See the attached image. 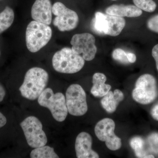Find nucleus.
Instances as JSON below:
<instances>
[{"label":"nucleus","mask_w":158,"mask_h":158,"mask_svg":"<svg viewBox=\"0 0 158 158\" xmlns=\"http://www.w3.org/2000/svg\"><path fill=\"white\" fill-rule=\"evenodd\" d=\"M92 139L90 134L82 132L78 135L75 142V151L78 158H98V154L92 149Z\"/></svg>","instance_id":"nucleus-12"},{"label":"nucleus","mask_w":158,"mask_h":158,"mask_svg":"<svg viewBox=\"0 0 158 158\" xmlns=\"http://www.w3.org/2000/svg\"><path fill=\"white\" fill-rule=\"evenodd\" d=\"M48 80V74L43 69H30L26 73L23 82L19 88L22 96L30 100L37 99L45 89Z\"/></svg>","instance_id":"nucleus-1"},{"label":"nucleus","mask_w":158,"mask_h":158,"mask_svg":"<svg viewBox=\"0 0 158 158\" xmlns=\"http://www.w3.org/2000/svg\"><path fill=\"white\" fill-rule=\"evenodd\" d=\"M155 157L154 156L152 155H146L144 157V158H154Z\"/></svg>","instance_id":"nucleus-30"},{"label":"nucleus","mask_w":158,"mask_h":158,"mask_svg":"<svg viewBox=\"0 0 158 158\" xmlns=\"http://www.w3.org/2000/svg\"><path fill=\"white\" fill-rule=\"evenodd\" d=\"M52 6L50 0H35L31 10L34 20L49 26L52 22Z\"/></svg>","instance_id":"nucleus-11"},{"label":"nucleus","mask_w":158,"mask_h":158,"mask_svg":"<svg viewBox=\"0 0 158 158\" xmlns=\"http://www.w3.org/2000/svg\"><path fill=\"white\" fill-rule=\"evenodd\" d=\"M27 142L32 148L44 146L48 139L41 122L37 117L30 116L26 118L20 123Z\"/></svg>","instance_id":"nucleus-6"},{"label":"nucleus","mask_w":158,"mask_h":158,"mask_svg":"<svg viewBox=\"0 0 158 158\" xmlns=\"http://www.w3.org/2000/svg\"><path fill=\"white\" fill-rule=\"evenodd\" d=\"M52 36V31L49 26L32 21L29 23L26 29L27 48L31 52H37L48 43Z\"/></svg>","instance_id":"nucleus-3"},{"label":"nucleus","mask_w":158,"mask_h":158,"mask_svg":"<svg viewBox=\"0 0 158 158\" xmlns=\"http://www.w3.org/2000/svg\"><path fill=\"white\" fill-rule=\"evenodd\" d=\"M158 95V89L155 78L149 74L141 76L136 82L132 91L133 99L142 105L152 102Z\"/></svg>","instance_id":"nucleus-5"},{"label":"nucleus","mask_w":158,"mask_h":158,"mask_svg":"<svg viewBox=\"0 0 158 158\" xmlns=\"http://www.w3.org/2000/svg\"><path fill=\"white\" fill-rule=\"evenodd\" d=\"M152 54L154 59L155 60L157 69L158 71V44L152 48Z\"/></svg>","instance_id":"nucleus-25"},{"label":"nucleus","mask_w":158,"mask_h":158,"mask_svg":"<svg viewBox=\"0 0 158 158\" xmlns=\"http://www.w3.org/2000/svg\"><path fill=\"white\" fill-rule=\"evenodd\" d=\"M72 49L76 53L82 54L85 60H93L97 52L95 38L92 34L85 33L75 34L71 40Z\"/></svg>","instance_id":"nucleus-10"},{"label":"nucleus","mask_w":158,"mask_h":158,"mask_svg":"<svg viewBox=\"0 0 158 158\" xmlns=\"http://www.w3.org/2000/svg\"><path fill=\"white\" fill-rule=\"evenodd\" d=\"M52 63L56 71L60 73L73 74L78 72L83 68L85 60L71 48L65 47L55 53Z\"/></svg>","instance_id":"nucleus-2"},{"label":"nucleus","mask_w":158,"mask_h":158,"mask_svg":"<svg viewBox=\"0 0 158 158\" xmlns=\"http://www.w3.org/2000/svg\"><path fill=\"white\" fill-rule=\"evenodd\" d=\"M106 26L104 34L113 37L118 36L126 25L123 17L106 14Z\"/></svg>","instance_id":"nucleus-15"},{"label":"nucleus","mask_w":158,"mask_h":158,"mask_svg":"<svg viewBox=\"0 0 158 158\" xmlns=\"http://www.w3.org/2000/svg\"><path fill=\"white\" fill-rule=\"evenodd\" d=\"M115 123L113 119L106 118L97 123L94 133L99 140L104 141L108 149L116 151L122 146L121 138L115 134Z\"/></svg>","instance_id":"nucleus-9"},{"label":"nucleus","mask_w":158,"mask_h":158,"mask_svg":"<svg viewBox=\"0 0 158 158\" xmlns=\"http://www.w3.org/2000/svg\"><path fill=\"white\" fill-rule=\"evenodd\" d=\"M66 105L68 113L72 116H83L88 110L85 90L78 84L70 85L66 91Z\"/></svg>","instance_id":"nucleus-7"},{"label":"nucleus","mask_w":158,"mask_h":158,"mask_svg":"<svg viewBox=\"0 0 158 158\" xmlns=\"http://www.w3.org/2000/svg\"><path fill=\"white\" fill-rule=\"evenodd\" d=\"M101 103L103 108L107 113H114L117 109V106L124 99V94L118 89L114 90V92L110 91L103 97Z\"/></svg>","instance_id":"nucleus-14"},{"label":"nucleus","mask_w":158,"mask_h":158,"mask_svg":"<svg viewBox=\"0 0 158 158\" xmlns=\"http://www.w3.org/2000/svg\"><path fill=\"white\" fill-rule=\"evenodd\" d=\"M30 156L32 158H59L53 148L49 146L37 148L31 151Z\"/></svg>","instance_id":"nucleus-18"},{"label":"nucleus","mask_w":158,"mask_h":158,"mask_svg":"<svg viewBox=\"0 0 158 158\" xmlns=\"http://www.w3.org/2000/svg\"><path fill=\"white\" fill-rule=\"evenodd\" d=\"M112 1H117V0H112Z\"/></svg>","instance_id":"nucleus-31"},{"label":"nucleus","mask_w":158,"mask_h":158,"mask_svg":"<svg viewBox=\"0 0 158 158\" xmlns=\"http://www.w3.org/2000/svg\"><path fill=\"white\" fill-rule=\"evenodd\" d=\"M126 54L128 60L130 63H133L136 62L137 58H136V55L135 54L127 52H126Z\"/></svg>","instance_id":"nucleus-27"},{"label":"nucleus","mask_w":158,"mask_h":158,"mask_svg":"<svg viewBox=\"0 0 158 158\" xmlns=\"http://www.w3.org/2000/svg\"><path fill=\"white\" fill-rule=\"evenodd\" d=\"M130 144L138 158H144L147 155L144 149V141L141 137H135L132 138Z\"/></svg>","instance_id":"nucleus-19"},{"label":"nucleus","mask_w":158,"mask_h":158,"mask_svg":"<svg viewBox=\"0 0 158 158\" xmlns=\"http://www.w3.org/2000/svg\"><path fill=\"white\" fill-rule=\"evenodd\" d=\"M136 6L141 10L148 12H153L156 8V4L153 0H133Z\"/></svg>","instance_id":"nucleus-21"},{"label":"nucleus","mask_w":158,"mask_h":158,"mask_svg":"<svg viewBox=\"0 0 158 158\" xmlns=\"http://www.w3.org/2000/svg\"><path fill=\"white\" fill-rule=\"evenodd\" d=\"M151 114L152 118L158 121V103L155 105L151 111Z\"/></svg>","instance_id":"nucleus-26"},{"label":"nucleus","mask_w":158,"mask_h":158,"mask_svg":"<svg viewBox=\"0 0 158 158\" xmlns=\"http://www.w3.org/2000/svg\"><path fill=\"white\" fill-rule=\"evenodd\" d=\"M112 57L114 60L127 64L130 63L127 57L126 52L121 48L115 49L112 53Z\"/></svg>","instance_id":"nucleus-22"},{"label":"nucleus","mask_w":158,"mask_h":158,"mask_svg":"<svg viewBox=\"0 0 158 158\" xmlns=\"http://www.w3.org/2000/svg\"><path fill=\"white\" fill-rule=\"evenodd\" d=\"M147 27L150 31L158 34V14L152 16L148 21Z\"/></svg>","instance_id":"nucleus-24"},{"label":"nucleus","mask_w":158,"mask_h":158,"mask_svg":"<svg viewBox=\"0 0 158 158\" xmlns=\"http://www.w3.org/2000/svg\"><path fill=\"white\" fill-rule=\"evenodd\" d=\"M38 102L41 106L48 108L56 121L61 122L67 117L68 111L66 99L61 92L55 94L51 88H45L38 98Z\"/></svg>","instance_id":"nucleus-4"},{"label":"nucleus","mask_w":158,"mask_h":158,"mask_svg":"<svg viewBox=\"0 0 158 158\" xmlns=\"http://www.w3.org/2000/svg\"><path fill=\"white\" fill-rule=\"evenodd\" d=\"M106 14L122 17H138L142 14L141 9L133 5H112L106 9Z\"/></svg>","instance_id":"nucleus-13"},{"label":"nucleus","mask_w":158,"mask_h":158,"mask_svg":"<svg viewBox=\"0 0 158 158\" xmlns=\"http://www.w3.org/2000/svg\"><path fill=\"white\" fill-rule=\"evenodd\" d=\"M7 119L4 115L0 112V128L3 127L6 124Z\"/></svg>","instance_id":"nucleus-28"},{"label":"nucleus","mask_w":158,"mask_h":158,"mask_svg":"<svg viewBox=\"0 0 158 158\" xmlns=\"http://www.w3.org/2000/svg\"><path fill=\"white\" fill-rule=\"evenodd\" d=\"M150 147L155 153H158V134L153 133L148 138Z\"/></svg>","instance_id":"nucleus-23"},{"label":"nucleus","mask_w":158,"mask_h":158,"mask_svg":"<svg viewBox=\"0 0 158 158\" xmlns=\"http://www.w3.org/2000/svg\"><path fill=\"white\" fill-rule=\"evenodd\" d=\"M6 95V90L2 85L0 83V102L4 99Z\"/></svg>","instance_id":"nucleus-29"},{"label":"nucleus","mask_w":158,"mask_h":158,"mask_svg":"<svg viewBox=\"0 0 158 158\" xmlns=\"http://www.w3.org/2000/svg\"><path fill=\"white\" fill-rule=\"evenodd\" d=\"M14 18L13 9L9 6H6L0 13V34L10 27L14 22Z\"/></svg>","instance_id":"nucleus-17"},{"label":"nucleus","mask_w":158,"mask_h":158,"mask_svg":"<svg viewBox=\"0 0 158 158\" xmlns=\"http://www.w3.org/2000/svg\"><path fill=\"white\" fill-rule=\"evenodd\" d=\"M0 56H1V52H0Z\"/></svg>","instance_id":"nucleus-32"},{"label":"nucleus","mask_w":158,"mask_h":158,"mask_svg":"<svg viewBox=\"0 0 158 158\" xmlns=\"http://www.w3.org/2000/svg\"><path fill=\"white\" fill-rule=\"evenodd\" d=\"M106 77L103 73H97L92 78L93 85L90 92L96 97H103L110 91L111 85L106 84Z\"/></svg>","instance_id":"nucleus-16"},{"label":"nucleus","mask_w":158,"mask_h":158,"mask_svg":"<svg viewBox=\"0 0 158 158\" xmlns=\"http://www.w3.org/2000/svg\"><path fill=\"white\" fill-rule=\"evenodd\" d=\"M52 13L56 16L53 22V25L59 31H70L77 27L79 17L76 12L69 9L61 2L54 3Z\"/></svg>","instance_id":"nucleus-8"},{"label":"nucleus","mask_w":158,"mask_h":158,"mask_svg":"<svg viewBox=\"0 0 158 158\" xmlns=\"http://www.w3.org/2000/svg\"><path fill=\"white\" fill-rule=\"evenodd\" d=\"M106 26V14L97 11L95 13L94 27L95 31L98 33L104 34Z\"/></svg>","instance_id":"nucleus-20"}]
</instances>
